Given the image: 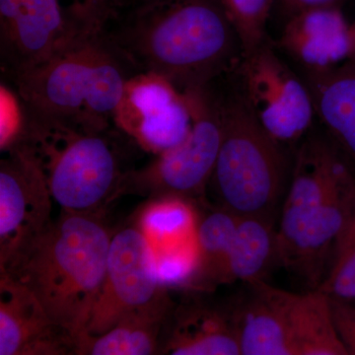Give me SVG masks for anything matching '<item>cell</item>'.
I'll return each instance as SVG.
<instances>
[{"instance_id": "6da1fadb", "label": "cell", "mask_w": 355, "mask_h": 355, "mask_svg": "<svg viewBox=\"0 0 355 355\" xmlns=\"http://www.w3.org/2000/svg\"><path fill=\"white\" fill-rule=\"evenodd\" d=\"M103 33L137 73L184 95L230 76L244 53L222 0H156L125 9Z\"/></svg>"}, {"instance_id": "7a4b0ae2", "label": "cell", "mask_w": 355, "mask_h": 355, "mask_svg": "<svg viewBox=\"0 0 355 355\" xmlns=\"http://www.w3.org/2000/svg\"><path fill=\"white\" fill-rule=\"evenodd\" d=\"M104 33L74 39L50 58L2 83L26 121L102 130L114 125L125 85L137 76Z\"/></svg>"}, {"instance_id": "3957f363", "label": "cell", "mask_w": 355, "mask_h": 355, "mask_svg": "<svg viewBox=\"0 0 355 355\" xmlns=\"http://www.w3.org/2000/svg\"><path fill=\"white\" fill-rule=\"evenodd\" d=\"M113 234L100 214L62 211L0 273L27 287L51 321L77 340L87 330L106 272Z\"/></svg>"}, {"instance_id": "277c9868", "label": "cell", "mask_w": 355, "mask_h": 355, "mask_svg": "<svg viewBox=\"0 0 355 355\" xmlns=\"http://www.w3.org/2000/svg\"><path fill=\"white\" fill-rule=\"evenodd\" d=\"M221 121L218 156L207 191L217 207L238 217L275 221L293 169L295 151L266 132L234 84L214 83Z\"/></svg>"}, {"instance_id": "5b68a950", "label": "cell", "mask_w": 355, "mask_h": 355, "mask_svg": "<svg viewBox=\"0 0 355 355\" xmlns=\"http://www.w3.org/2000/svg\"><path fill=\"white\" fill-rule=\"evenodd\" d=\"M16 142L32 149L62 211L83 214H101L121 197L123 180L135 169L128 159L139 148L116 125L83 130L40 125L24 119Z\"/></svg>"}, {"instance_id": "8992f818", "label": "cell", "mask_w": 355, "mask_h": 355, "mask_svg": "<svg viewBox=\"0 0 355 355\" xmlns=\"http://www.w3.org/2000/svg\"><path fill=\"white\" fill-rule=\"evenodd\" d=\"M184 96L193 116L188 137L177 146L156 155L150 164L128 173L121 196L135 193L150 200L177 198L191 203L205 198L220 147L218 103L214 84Z\"/></svg>"}, {"instance_id": "52a82bcc", "label": "cell", "mask_w": 355, "mask_h": 355, "mask_svg": "<svg viewBox=\"0 0 355 355\" xmlns=\"http://www.w3.org/2000/svg\"><path fill=\"white\" fill-rule=\"evenodd\" d=\"M229 76L261 125L280 144L296 149L314 128L316 113L307 84L268 38L244 51Z\"/></svg>"}, {"instance_id": "ba28073f", "label": "cell", "mask_w": 355, "mask_h": 355, "mask_svg": "<svg viewBox=\"0 0 355 355\" xmlns=\"http://www.w3.org/2000/svg\"><path fill=\"white\" fill-rule=\"evenodd\" d=\"M163 288L153 245L137 225L121 229L112 237L104 282L85 334L106 333L128 313L153 301Z\"/></svg>"}, {"instance_id": "9c48e42d", "label": "cell", "mask_w": 355, "mask_h": 355, "mask_svg": "<svg viewBox=\"0 0 355 355\" xmlns=\"http://www.w3.org/2000/svg\"><path fill=\"white\" fill-rule=\"evenodd\" d=\"M0 268L51 223V198L38 159L17 142L1 151Z\"/></svg>"}, {"instance_id": "30bf717a", "label": "cell", "mask_w": 355, "mask_h": 355, "mask_svg": "<svg viewBox=\"0 0 355 355\" xmlns=\"http://www.w3.org/2000/svg\"><path fill=\"white\" fill-rule=\"evenodd\" d=\"M114 123L140 149L159 155L188 137L193 116L186 96L171 83L139 73L125 85Z\"/></svg>"}, {"instance_id": "8fae6325", "label": "cell", "mask_w": 355, "mask_h": 355, "mask_svg": "<svg viewBox=\"0 0 355 355\" xmlns=\"http://www.w3.org/2000/svg\"><path fill=\"white\" fill-rule=\"evenodd\" d=\"M313 128L296 147L291 182L280 209L277 266H282L304 233L345 163L323 130Z\"/></svg>"}, {"instance_id": "7c38bea8", "label": "cell", "mask_w": 355, "mask_h": 355, "mask_svg": "<svg viewBox=\"0 0 355 355\" xmlns=\"http://www.w3.org/2000/svg\"><path fill=\"white\" fill-rule=\"evenodd\" d=\"M80 36L58 0H0V67L4 78L36 67Z\"/></svg>"}, {"instance_id": "4fadbf2b", "label": "cell", "mask_w": 355, "mask_h": 355, "mask_svg": "<svg viewBox=\"0 0 355 355\" xmlns=\"http://www.w3.org/2000/svg\"><path fill=\"white\" fill-rule=\"evenodd\" d=\"M67 354H76L73 336L27 287L0 273V355Z\"/></svg>"}, {"instance_id": "5bb4252c", "label": "cell", "mask_w": 355, "mask_h": 355, "mask_svg": "<svg viewBox=\"0 0 355 355\" xmlns=\"http://www.w3.org/2000/svg\"><path fill=\"white\" fill-rule=\"evenodd\" d=\"M203 291L176 303L166 330L162 354L240 355L234 300L216 303Z\"/></svg>"}, {"instance_id": "9a60e30c", "label": "cell", "mask_w": 355, "mask_h": 355, "mask_svg": "<svg viewBox=\"0 0 355 355\" xmlns=\"http://www.w3.org/2000/svg\"><path fill=\"white\" fill-rule=\"evenodd\" d=\"M234 300L242 355H295L289 323V291L266 280L245 284Z\"/></svg>"}, {"instance_id": "2e32d148", "label": "cell", "mask_w": 355, "mask_h": 355, "mask_svg": "<svg viewBox=\"0 0 355 355\" xmlns=\"http://www.w3.org/2000/svg\"><path fill=\"white\" fill-rule=\"evenodd\" d=\"M349 27L340 7H318L291 16L277 49L304 71L331 69L349 60Z\"/></svg>"}, {"instance_id": "e0dca14e", "label": "cell", "mask_w": 355, "mask_h": 355, "mask_svg": "<svg viewBox=\"0 0 355 355\" xmlns=\"http://www.w3.org/2000/svg\"><path fill=\"white\" fill-rule=\"evenodd\" d=\"M304 73L321 130L355 174V60Z\"/></svg>"}, {"instance_id": "ac0fdd59", "label": "cell", "mask_w": 355, "mask_h": 355, "mask_svg": "<svg viewBox=\"0 0 355 355\" xmlns=\"http://www.w3.org/2000/svg\"><path fill=\"white\" fill-rule=\"evenodd\" d=\"M176 303L163 288L147 304L125 315L100 336L84 334L77 340L76 354H162L165 334Z\"/></svg>"}, {"instance_id": "d6986e66", "label": "cell", "mask_w": 355, "mask_h": 355, "mask_svg": "<svg viewBox=\"0 0 355 355\" xmlns=\"http://www.w3.org/2000/svg\"><path fill=\"white\" fill-rule=\"evenodd\" d=\"M239 217L214 207L198 216V272L191 291H210L229 284V259L234 243Z\"/></svg>"}, {"instance_id": "ffe728a7", "label": "cell", "mask_w": 355, "mask_h": 355, "mask_svg": "<svg viewBox=\"0 0 355 355\" xmlns=\"http://www.w3.org/2000/svg\"><path fill=\"white\" fill-rule=\"evenodd\" d=\"M277 265L275 221L261 217H239L230 259L229 282L243 284L265 280Z\"/></svg>"}, {"instance_id": "44dd1931", "label": "cell", "mask_w": 355, "mask_h": 355, "mask_svg": "<svg viewBox=\"0 0 355 355\" xmlns=\"http://www.w3.org/2000/svg\"><path fill=\"white\" fill-rule=\"evenodd\" d=\"M198 216L193 203L177 198H153L140 212L137 227L154 251L190 242L197 237Z\"/></svg>"}, {"instance_id": "7402d4cb", "label": "cell", "mask_w": 355, "mask_h": 355, "mask_svg": "<svg viewBox=\"0 0 355 355\" xmlns=\"http://www.w3.org/2000/svg\"><path fill=\"white\" fill-rule=\"evenodd\" d=\"M155 254L159 284L168 291H191L198 266L197 237L190 242L155 251Z\"/></svg>"}, {"instance_id": "603a6c76", "label": "cell", "mask_w": 355, "mask_h": 355, "mask_svg": "<svg viewBox=\"0 0 355 355\" xmlns=\"http://www.w3.org/2000/svg\"><path fill=\"white\" fill-rule=\"evenodd\" d=\"M70 24L81 35L100 34L123 10V0H58Z\"/></svg>"}, {"instance_id": "cb8c5ba5", "label": "cell", "mask_w": 355, "mask_h": 355, "mask_svg": "<svg viewBox=\"0 0 355 355\" xmlns=\"http://www.w3.org/2000/svg\"><path fill=\"white\" fill-rule=\"evenodd\" d=\"M241 38L244 51L268 38L266 29L275 0H222Z\"/></svg>"}, {"instance_id": "d4e9b609", "label": "cell", "mask_w": 355, "mask_h": 355, "mask_svg": "<svg viewBox=\"0 0 355 355\" xmlns=\"http://www.w3.org/2000/svg\"><path fill=\"white\" fill-rule=\"evenodd\" d=\"M318 291L333 300L355 304V220L343 238L328 277Z\"/></svg>"}, {"instance_id": "484cf974", "label": "cell", "mask_w": 355, "mask_h": 355, "mask_svg": "<svg viewBox=\"0 0 355 355\" xmlns=\"http://www.w3.org/2000/svg\"><path fill=\"white\" fill-rule=\"evenodd\" d=\"M330 303L338 336L347 354L355 355V304L333 299H330Z\"/></svg>"}, {"instance_id": "4316f807", "label": "cell", "mask_w": 355, "mask_h": 355, "mask_svg": "<svg viewBox=\"0 0 355 355\" xmlns=\"http://www.w3.org/2000/svg\"><path fill=\"white\" fill-rule=\"evenodd\" d=\"M343 0H275L284 20L308 9L318 7H340Z\"/></svg>"}, {"instance_id": "83f0119b", "label": "cell", "mask_w": 355, "mask_h": 355, "mask_svg": "<svg viewBox=\"0 0 355 355\" xmlns=\"http://www.w3.org/2000/svg\"><path fill=\"white\" fill-rule=\"evenodd\" d=\"M350 51L349 60H355V23L349 27Z\"/></svg>"}, {"instance_id": "f1b7e54d", "label": "cell", "mask_w": 355, "mask_h": 355, "mask_svg": "<svg viewBox=\"0 0 355 355\" xmlns=\"http://www.w3.org/2000/svg\"><path fill=\"white\" fill-rule=\"evenodd\" d=\"M153 1H156V0H123V10L128 8H132V7L150 3V2ZM123 11H121V12H123Z\"/></svg>"}]
</instances>
